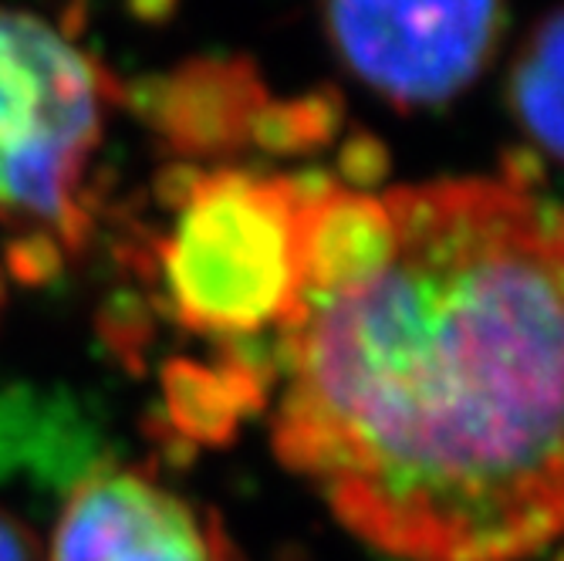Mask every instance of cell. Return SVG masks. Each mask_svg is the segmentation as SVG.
Listing matches in <instances>:
<instances>
[{
	"mask_svg": "<svg viewBox=\"0 0 564 561\" xmlns=\"http://www.w3.org/2000/svg\"><path fill=\"white\" fill-rule=\"evenodd\" d=\"M274 453L399 561L564 535V207L507 166L382 193L315 176Z\"/></svg>",
	"mask_w": 564,
	"mask_h": 561,
	"instance_id": "6da1fadb",
	"label": "cell"
},
{
	"mask_svg": "<svg viewBox=\"0 0 564 561\" xmlns=\"http://www.w3.org/2000/svg\"><path fill=\"white\" fill-rule=\"evenodd\" d=\"M312 186L247 163H176L129 220L122 261L170 325L258 355L297 309Z\"/></svg>",
	"mask_w": 564,
	"mask_h": 561,
	"instance_id": "7a4b0ae2",
	"label": "cell"
},
{
	"mask_svg": "<svg viewBox=\"0 0 564 561\" xmlns=\"http://www.w3.org/2000/svg\"><path fill=\"white\" fill-rule=\"evenodd\" d=\"M129 91L37 11L0 8V237L21 284L85 258L106 214V149Z\"/></svg>",
	"mask_w": 564,
	"mask_h": 561,
	"instance_id": "3957f363",
	"label": "cell"
},
{
	"mask_svg": "<svg viewBox=\"0 0 564 561\" xmlns=\"http://www.w3.org/2000/svg\"><path fill=\"white\" fill-rule=\"evenodd\" d=\"M338 62L395 109L464 95L497 55L507 0H322Z\"/></svg>",
	"mask_w": 564,
	"mask_h": 561,
	"instance_id": "277c9868",
	"label": "cell"
},
{
	"mask_svg": "<svg viewBox=\"0 0 564 561\" xmlns=\"http://www.w3.org/2000/svg\"><path fill=\"white\" fill-rule=\"evenodd\" d=\"M180 163H237L243 152H304L328 136L322 98H271L243 62H193L129 95Z\"/></svg>",
	"mask_w": 564,
	"mask_h": 561,
	"instance_id": "5b68a950",
	"label": "cell"
},
{
	"mask_svg": "<svg viewBox=\"0 0 564 561\" xmlns=\"http://www.w3.org/2000/svg\"><path fill=\"white\" fill-rule=\"evenodd\" d=\"M44 561H237L220 521L163 481L98 467L78 481Z\"/></svg>",
	"mask_w": 564,
	"mask_h": 561,
	"instance_id": "8992f818",
	"label": "cell"
},
{
	"mask_svg": "<svg viewBox=\"0 0 564 561\" xmlns=\"http://www.w3.org/2000/svg\"><path fill=\"white\" fill-rule=\"evenodd\" d=\"M109 461L95 450V430L65 396L8 392L0 396V477H31L72 487Z\"/></svg>",
	"mask_w": 564,
	"mask_h": 561,
	"instance_id": "52a82bcc",
	"label": "cell"
},
{
	"mask_svg": "<svg viewBox=\"0 0 564 561\" xmlns=\"http://www.w3.org/2000/svg\"><path fill=\"white\" fill-rule=\"evenodd\" d=\"M507 106L524 136L564 163V8L544 14L518 47L507 75Z\"/></svg>",
	"mask_w": 564,
	"mask_h": 561,
	"instance_id": "ba28073f",
	"label": "cell"
},
{
	"mask_svg": "<svg viewBox=\"0 0 564 561\" xmlns=\"http://www.w3.org/2000/svg\"><path fill=\"white\" fill-rule=\"evenodd\" d=\"M0 561H44L37 538L8 511H0Z\"/></svg>",
	"mask_w": 564,
	"mask_h": 561,
	"instance_id": "9c48e42d",
	"label": "cell"
},
{
	"mask_svg": "<svg viewBox=\"0 0 564 561\" xmlns=\"http://www.w3.org/2000/svg\"><path fill=\"white\" fill-rule=\"evenodd\" d=\"M4 294H8V288H4V271H0V309H4Z\"/></svg>",
	"mask_w": 564,
	"mask_h": 561,
	"instance_id": "30bf717a",
	"label": "cell"
},
{
	"mask_svg": "<svg viewBox=\"0 0 564 561\" xmlns=\"http://www.w3.org/2000/svg\"><path fill=\"white\" fill-rule=\"evenodd\" d=\"M561 561H564V558H561Z\"/></svg>",
	"mask_w": 564,
	"mask_h": 561,
	"instance_id": "8fae6325",
	"label": "cell"
}]
</instances>
